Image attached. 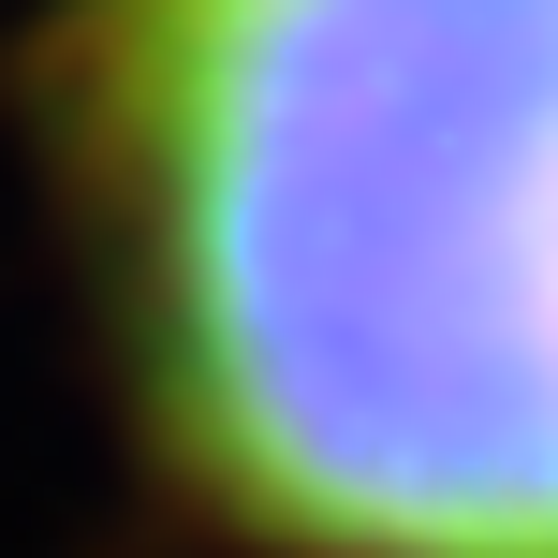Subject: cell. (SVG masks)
Returning <instances> with one entry per match:
<instances>
[{
  "label": "cell",
  "instance_id": "cell-1",
  "mask_svg": "<svg viewBox=\"0 0 558 558\" xmlns=\"http://www.w3.org/2000/svg\"><path fill=\"white\" fill-rule=\"evenodd\" d=\"M88 147L206 514L558 558V0H118Z\"/></svg>",
  "mask_w": 558,
  "mask_h": 558
}]
</instances>
